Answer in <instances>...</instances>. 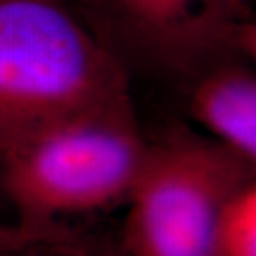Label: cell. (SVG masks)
Masks as SVG:
<instances>
[{"mask_svg": "<svg viewBox=\"0 0 256 256\" xmlns=\"http://www.w3.org/2000/svg\"><path fill=\"white\" fill-rule=\"evenodd\" d=\"M125 102L126 62L74 0H0V150Z\"/></svg>", "mask_w": 256, "mask_h": 256, "instance_id": "6da1fadb", "label": "cell"}, {"mask_svg": "<svg viewBox=\"0 0 256 256\" xmlns=\"http://www.w3.org/2000/svg\"><path fill=\"white\" fill-rule=\"evenodd\" d=\"M148 140L132 102L55 122L0 150V190L15 222L65 226L64 218L125 204Z\"/></svg>", "mask_w": 256, "mask_h": 256, "instance_id": "7a4b0ae2", "label": "cell"}, {"mask_svg": "<svg viewBox=\"0 0 256 256\" xmlns=\"http://www.w3.org/2000/svg\"><path fill=\"white\" fill-rule=\"evenodd\" d=\"M253 163L208 136L170 132L148 140L128 198L125 256H210L220 212L248 183Z\"/></svg>", "mask_w": 256, "mask_h": 256, "instance_id": "3957f363", "label": "cell"}, {"mask_svg": "<svg viewBox=\"0 0 256 256\" xmlns=\"http://www.w3.org/2000/svg\"><path fill=\"white\" fill-rule=\"evenodd\" d=\"M125 60L128 52L186 76L223 54L254 57L243 0H74Z\"/></svg>", "mask_w": 256, "mask_h": 256, "instance_id": "277c9868", "label": "cell"}, {"mask_svg": "<svg viewBox=\"0 0 256 256\" xmlns=\"http://www.w3.org/2000/svg\"><path fill=\"white\" fill-rule=\"evenodd\" d=\"M253 57L223 54L186 76V110L220 145L256 165V75Z\"/></svg>", "mask_w": 256, "mask_h": 256, "instance_id": "5b68a950", "label": "cell"}, {"mask_svg": "<svg viewBox=\"0 0 256 256\" xmlns=\"http://www.w3.org/2000/svg\"><path fill=\"white\" fill-rule=\"evenodd\" d=\"M210 256H256V182L233 194L220 212Z\"/></svg>", "mask_w": 256, "mask_h": 256, "instance_id": "8992f818", "label": "cell"}, {"mask_svg": "<svg viewBox=\"0 0 256 256\" xmlns=\"http://www.w3.org/2000/svg\"><path fill=\"white\" fill-rule=\"evenodd\" d=\"M66 226L58 228H35L14 222H0V256H15L38 244L62 242L75 236Z\"/></svg>", "mask_w": 256, "mask_h": 256, "instance_id": "52a82bcc", "label": "cell"}, {"mask_svg": "<svg viewBox=\"0 0 256 256\" xmlns=\"http://www.w3.org/2000/svg\"><path fill=\"white\" fill-rule=\"evenodd\" d=\"M15 256H125L122 250L100 246V244L82 242L78 234L62 242L45 243L27 250Z\"/></svg>", "mask_w": 256, "mask_h": 256, "instance_id": "ba28073f", "label": "cell"}, {"mask_svg": "<svg viewBox=\"0 0 256 256\" xmlns=\"http://www.w3.org/2000/svg\"><path fill=\"white\" fill-rule=\"evenodd\" d=\"M243 2H244V4H248V0H243Z\"/></svg>", "mask_w": 256, "mask_h": 256, "instance_id": "9c48e42d", "label": "cell"}]
</instances>
